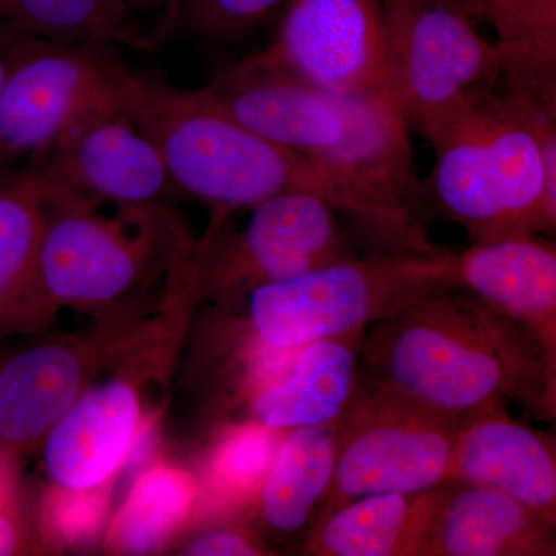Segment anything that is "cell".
<instances>
[{
	"instance_id": "obj_1",
	"label": "cell",
	"mask_w": 556,
	"mask_h": 556,
	"mask_svg": "<svg viewBox=\"0 0 556 556\" xmlns=\"http://www.w3.org/2000/svg\"><path fill=\"white\" fill-rule=\"evenodd\" d=\"M361 379L460 424L507 401L538 419L556 415V357L525 325L456 283L369 325Z\"/></svg>"
},
{
	"instance_id": "obj_2",
	"label": "cell",
	"mask_w": 556,
	"mask_h": 556,
	"mask_svg": "<svg viewBox=\"0 0 556 556\" xmlns=\"http://www.w3.org/2000/svg\"><path fill=\"white\" fill-rule=\"evenodd\" d=\"M422 206L484 241L556 228V110L500 83L479 94L430 142Z\"/></svg>"
},
{
	"instance_id": "obj_3",
	"label": "cell",
	"mask_w": 556,
	"mask_h": 556,
	"mask_svg": "<svg viewBox=\"0 0 556 556\" xmlns=\"http://www.w3.org/2000/svg\"><path fill=\"white\" fill-rule=\"evenodd\" d=\"M455 283L453 251L439 255L369 251L252 289L237 311V361L295 353L320 340L362 336L431 289Z\"/></svg>"
},
{
	"instance_id": "obj_4",
	"label": "cell",
	"mask_w": 556,
	"mask_h": 556,
	"mask_svg": "<svg viewBox=\"0 0 556 556\" xmlns=\"http://www.w3.org/2000/svg\"><path fill=\"white\" fill-rule=\"evenodd\" d=\"M135 121L159 149L178 192L203 201L215 214L252 208L288 192L327 201L302 156L248 129L201 89L144 78Z\"/></svg>"
},
{
	"instance_id": "obj_5",
	"label": "cell",
	"mask_w": 556,
	"mask_h": 556,
	"mask_svg": "<svg viewBox=\"0 0 556 556\" xmlns=\"http://www.w3.org/2000/svg\"><path fill=\"white\" fill-rule=\"evenodd\" d=\"M42 185L38 281L53 317L61 308L101 318L126 309L156 278L170 277L195 244L169 206L139 211L131 233L126 212L105 218L86 201Z\"/></svg>"
},
{
	"instance_id": "obj_6",
	"label": "cell",
	"mask_w": 556,
	"mask_h": 556,
	"mask_svg": "<svg viewBox=\"0 0 556 556\" xmlns=\"http://www.w3.org/2000/svg\"><path fill=\"white\" fill-rule=\"evenodd\" d=\"M409 130L388 98L346 94L342 123L303 160L328 203L353 222L369 251L444 254L448 249L424 225Z\"/></svg>"
},
{
	"instance_id": "obj_7",
	"label": "cell",
	"mask_w": 556,
	"mask_h": 556,
	"mask_svg": "<svg viewBox=\"0 0 556 556\" xmlns=\"http://www.w3.org/2000/svg\"><path fill=\"white\" fill-rule=\"evenodd\" d=\"M228 215H214L204 239L172 274L169 291L186 306L228 305L262 285L354 254L338 212L314 193L263 201L240 230L228 228Z\"/></svg>"
},
{
	"instance_id": "obj_8",
	"label": "cell",
	"mask_w": 556,
	"mask_h": 556,
	"mask_svg": "<svg viewBox=\"0 0 556 556\" xmlns=\"http://www.w3.org/2000/svg\"><path fill=\"white\" fill-rule=\"evenodd\" d=\"M393 101L434 141L479 94L504 80L495 40L455 0H382Z\"/></svg>"
},
{
	"instance_id": "obj_9",
	"label": "cell",
	"mask_w": 556,
	"mask_h": 556,
	"mask_svg": "<svg viewBox=\"0 0 556 556\" xmlns=\"http://www.w3.org/2000/svg\"><path fill=\"white\" fill-rule=\"evenodd\" d=\"M113 43L67 46L30 38L0 91V174L27 166L78 121L101 110L135 108L142 76Z\"/></svg>"
},
{
	"instance_id": "obj_10",
	"label": "cell",
	"mask_w": 556,
	"mask_h": 556,
	"mask_svg": "<svg viewBox=\"0 0 556 556\" xmlns=\"http://www.w3.org/2000/svg\"><path fill=\"white\" fill-rule=\"evenodd\" d=\"M459 426L361 379L338 420L334 475L316 519L357 497L444 485Z\"/></svg>"
},
{
	"instance_id": "obj_11",
	"label": "cell",
	"mask_w": 556,
	"mask_h": 556,
	"mask_svg": "<svg viewBox=\"0 0 556 556\" xmlns=\"http://www.w3.org/2000/svg\"><path fill=\"white\" fill-rule=\"evenodd\" d=\"M25 167L94 207L144 211L169 206L179 193L159 149L139 130L135 108L105 109L78 121Z\"/></svg>"
},
{
	"instance_id": "obj_12",
	"label": "cell",
	"mask_w": 556,
	"mask_h": 556,
	"mask_svg": "<svg viewBox=\"0 0 556 556\" xmlns=\"http://www.w3.org/2000/svg\"><path fill=\"white\" fill-rule=\"evenodd\" d=\"M262 53L321 89L393 101L382 0H289Z\"/></svg>"
},
{
	"instance_id": "obj_13",
	"label": "cell",
	"mask_w": 556,
	"mask_h": 556,
	"mask_svg": "<svg viewBox=\"0 0 556 556\" xmlns=\"http://www.w3.org/2000/svg\"><path fill=\"white\" fill-rule=\"evenodd\" d=\"M123 345L105 336H54L7 358L0 365V453L39 445Z\"/></svg>"
},
{
	"instance_id": "obj_14",
	"label": "cell",
	"mask_w": 556,
	"mask_h": 556,
	"mask_svg": "<svg viewBox=\"0 0 556 556\" xmlns=\"http://www.w3.org/2000/svg\"><path fill=\"white\" fill-rule=\"evenodd\" d=\"M447 482L500 490L556 526L555 441L508 416L506 407L460 424Z\"/></svg>"
},
{
	"instance_id": "obj_15",
	"label": "cell",
	"mask_w": 556,
	"mask_h": 556,
	"mask_svg": "<svg viewBox=\"0 0 556 556\" xmlns=\"http://www.w3.org/2000/svg\"><path fill=\"white\" fill-rule=\"evenodd\" d=\"M141 415L138 386L129 376L87 388L43 438V463L53 485H109L126 464Z\"/></svg>"
},
{
	"instance_id": "obj_16",
	"label": "cell",
	"mask_w": 556,
	"mask_h": 556,
	"mask_svg": "<svg viewBox=\"0 0 556 556\" xmlns=\"http://www.w3.org/2000/svg\"><path fill=\"white\" fill-rule=\"evenodd\" d=\"M453 278L457 287L525 325L556 357V247L547 236L473 241L453 252Z\"/></svg>"
},
{
	"instance_id": "obj_17",
	"label": "cell",
	"mask_w": 556,
	"mask_h": 556,
	"mask_svg": "<svg viewBox=\"0 0 556 556\" xmlns=\"http://www.w3.org/2000/svg\"><path fill=\"white\" fill-rule=\"evenodd\" d=\"M362 336L300 348L287 367L247 394L244 420L281 433L338 422L361 382Z\"/></svg>"
},
{
	"instance_id": "obj_18",
	"label": "cell",
	"mask_w": 556,
	"mask_h": 556,
	"mask_svg": "<svg viewBox=\"0 0 556 556\" xmlns=\"http://www.w3.org/2000/svg\"><path fill=\"white\" fill-rule=\"evenodd\" d=\"M555 526L485 485L439 489L426 556H555Z\"/></svg>"
},
{
	"instance_id": "obj_19",
	"label": "cell",
	"mask_w": 556,
	"mask_h": 556,
	"mask_svg": "<svg viewBox=\"0 0 556 556\" xmlns=\"http://www.w3.org/2000/svg\"><path fill=\"white\" fill-rule=\"evenodd\" d=\"M442 486V485H441ZM348 501L311 526L309 556H426L439 489Z\"/></svg>"
},
{
	"instance_id": "obj_20",
	"label": "cell",
	"mask_w": 556,
	"mask_h": 556,
	"mask_svg": "<svg viewBox=\"0 0 556 556\" xmlns=\"http://www.w3.org/2000/svg\"><path fill=\"white\" fill-rule=\"evenodd\" d=\"M46 190L24 167L0 178V334L38 332L53 316L39 291L38 258Z\"/></svg>"
},
{
	"instance_id": "obj_21",
	"label": "cell",
	"mask_w": 556,
	"mask_h": 556,
	"mask_svg": "<svg viewBox=\"0 0 556 556\" xmlns=\"http://www.w3.org/2000/svg\"><path fill=\"white\" fill-rule=\"evenodd\" d=\"M338 422L288 431L257 492L262 525L280 536L311 529L334 475Z\"/></svg>"
},
{
	"instance_id": "obj_22",
	"label": "cell",
	"mask_w": 556,
	"mask_h": 556,
	"mask_svg": "<svg viewBox=\"0 0 556 556\" xmlns=\"http://www.w3.org/2000/svg\"><path fill=\"white\" fill-rule=\"evenodd\" d=\"M495 33L504 83L541 105H556V0H455Z\"/></svg>"
},
{
	"instance_id": "obj_23",
	"label": "cell",
	"mask_w": 556,
	"mask_h": 556,
	"mask_svg": "<svg viewBox=\"0 0 556 556\" xmlns=\"http://www.w3.org/2000/svg\"><path fill=\"white\" fill-rule=\"evenodd\" d=\"M0 21L51 42H104L141 51L156 49L123 0H0Z\"/></svg>"
},
{
	"instance_id": "obj_24",
	"label": "cell",
	"mask_w": 556,
	"mask_h": 556,
	"mask_svg": "<svg viewBox=\"0 0 556 556\" xmlns=\"http://www.w3.org/2000/svg\"><path fill=\"white\" fill-rule=\"evenodd\" d=\"M199 486L188 471L153 466L131 485L105 533V547L115 554L144 555L160 551L195 506Z\"/></svg>"
},
{
	"instance_id": "obj_25",
	"label": "cell",
	"mask_w": 556,
	"mask_h": 556,
	"mask_svg": "<svg viewBox=\"0 0 556 556\" xmlns=\"http://www.w3.org/2000/svg\"><path fill=\"white\" fill-rule=\"evenodd\" d=\"M283 434L249 420L228 428L215 441L204 467L212 495L230 503L257 495Z\"/></svg>"
},
{
	"instance_id": "obj_26",
	"label": "cell",
	"mask_w": 556,
	"mask_h": 556,
	"mask_svg": "<svg viewBox=\"0 0 556 556\" xmlns=\"http://www.w3.org/2000/svg\"><path fill=\"white\" fill-rule=\"evenodd\" d=\"M108 507V485L93 490L53 485L43 500V532L62 546L87 543L100 533Z\"/></svg>"
},
{
	"instance_id": "obj_27",
	"label": "cell",
	"mask_w": 556,
	"mask_h": 556,
	"mask_svg": "<svg viewBox=\"0 0 556 556\" xmlns=\"http://www.w3.org/2000/svg\"><path fill=\"white\" fill-rule=\"evenodd\" d=\"M289 0H186L182 21L208 38H233L268 20Z\"/></svg>"
},
{
	"instance_id": "obj_28",
	"label": "cell",
	"mask_w": 556,
	"mask_h": 556,
	"mask_svg": "<svg viewBox=\"0 0 556 556\" xmlns=\"http://www.w3.org/2000/svg\"><path fill=\"white\" fill-rule=\"evenodd\" d=\"M265 538L248 527L208 530L190 540L182 548L189 556H262L273 555Z\"/></svg>"
},
{
	"instance_id": "obj_29",
	"label": "cell",
	"mask_w": 556,
	"mask_h": 556,
	"mask_svg": "<svg viewBox=\"0 0 556 556\" xmlns=\"http://www.w3.org/2000/svg\"><path fill=\"white\" fill-rule=\"evenodd\" d=\"M123 3L159 47L181 25L186 0H123Z\"/></svg>"
},
{
	"instance_id": "obj_30",
	"label": "cell",
	"mask_w": 556,
	"mask_h": 556,
	"mask_svg": "<svg viewBox=\"0 0 556 556\" xmlns=\"http://www.w3.org/2000/svg\"><path fill=\"white\" fill-rule=\"evenodd\" d=\"M30 36L0 21V91L5 86L10 70Z\"/></svg>"
},
{
	"instance_id": "obj_31",
	"label": "cell",
	"mask_w": 556,
	"mask_h": 556,
	"mask_svg": "<svg viewBox=\"0 0 556 556\" xmlns=\"http://www.w3.org/2000/svg\"><path fill=\"white\" fill-rule=\"evenodd\" d=\"M20 527L9 511L7 504L0 506V556L14 555L21 548Z\"/></svg>"
},
{
	"instance_id": "obj_32",
	"label": "cell",
	"mask_w": 556,
	"mask_h": 556,
	"mask_svg": "<svg viewBox=\"0 0 556 556\" xmlns=\"http://www.w3.org/2000/svg\"><path fill=\"white\" fill-rule=\"evenodd\" d=\"M3 453H0V506L9 503L10 497V481L9 473H7L5 467H3Z\"/></svg>"
},
{
	"instance_id": "obj_33",
	"label": "cell",
	"mask_w": 556,
	"mask_h": 556,
	"mask_svg": "<svg viewBox=\"0 0 556 556\" xmlns=\"http://www.w3.org/2000/svg\"><path fill=\"white\" fill-rule=\"evenodd\" d=\"M5 177V175H0V178Z\"/></svg>"
}]
</instances>
